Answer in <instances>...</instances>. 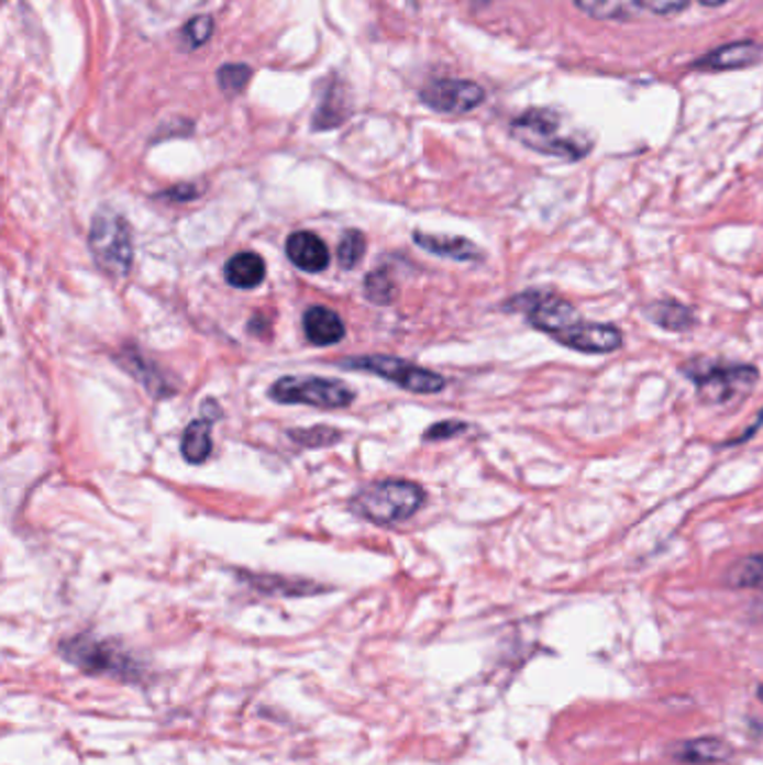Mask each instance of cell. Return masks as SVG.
I'll use <instances>...</instances> for the list:
<instances>
[{
	"label": "cell",
	"instance_id": "6da1fadb",
	"mask_svg": "<svg viewBox=\"0 0 763 765\" xmlns=\"http://www.w3.org/2000/svg\"><path fill=\"white\" fill-rule=\"evenodd\" d=\"M506 307L522 311L531 328L574 352L611 354L624 341L616 325L587 321L574 304L553 291H524Z\"/></svg>",
	"mask_w": 763,
	"mask_h": 765
},
{
	"label": "cell",
	"instance_id": "7a4b0ae2",
	"mask_svg": "<svg viewBox=\"0 0 763 765\" xmlns=\"http://www.w3.org/2000/svg\"><path fill=\"white\" fill-rule=\"evenodd\" d=\"M58 654L90 676H108L133 685L144 683L146 678L144 665L129 650L95 633L66 637L58 645Z\"/></svg>",
	"mask_w": 763,
	"mask_h": 765
},
{
	"label": "cell",
	"instance_id": "3957f363",
	"mask_svg": "<svg viewBox=\"0 0 763 765\" xmlns=\"http://www.w3.org/2000/svg\"><path fill=\"white\" fill-rule=\"evenodd\" d=\"M423 501L425 492L419 484L406 479H386L363 488L354 499V508L358 515L374 524L392 526L410 520Z\"/></svg>",
	"mask_w": 763,
	"mask_h": 765
},
{
	"label": "cell",
	"instance_id": "277c9868",
	"mask_svg": "<svg viewBox=\"0 0 763 765\" xmlns=\"http://www.w3.org/2000/svg\"><path fill=\"white\" fill-rule=\"evenodd\" d=\"M511 133L527 148L568 162L583 159L591 148L589 142L566 135L562 131V119L555 112L542 108L527 110L524 114L513 119Z\"/></svg>",
	"mask_w": 763,
	"mask_h": 765
},
{
	"label": "cell",
	"instance_id": "5b68a950",
	"mask_svg": "<svg viewBox=\"0 0 763 765\" xmlns=\"http://www.w3.org/2000/svg\"><path fill=\"white\" fill-rule=\"evenodd\" d=\"M681 372L694 382V388L706 403H728L745 397L759 378L754 365H728L708 358L687 361Z\"/></svg>",
	"mask_w": 763,
	"mask_h": 765
},
{
	"label": "cell",
	"instance_id": "8992f818",
	"mask_svg": "<svg viewBox=\"0 0 763 765\" xmlns=\"http://www.w3.org/2000/svg\"><path fill=\"white\" fill-rule=\"evenodd\" d=\"M90 251L97 265L114 276L125 278L133 269V233L131 224L119 213L101 209L90 226Z\"/></svg>",
	"mask_w": 763,
	"mask_h": 765
},
{
	"label": "cell",
	"instance_id": "52a82bcc",
	"mask_svg": "<svg viewBox=\"0 0 763 765\" xmlns=\"http://www.w3.org/2000/svg\"><path fill=\"white\" fill-rule=\"evenodd\" d=\"M343 369L354 372H367L376 374L386 380H392L395 386L414 392V395H436L446 388V378L441 374L419 367L414 363H408L397 356H384V354H369V356H352L343 358L339 363Z\"/></svg>",
	"mask_w": 763,
	"mask_h": 765
},
{
	"label": "cell",
	"instance_id": "ba28073f",
	"mask_svg": "<svg viewBox=\"0 0 763 765\" xmlns=\"http://www.w3.org/2000/svg\"><path fill=\"white\" fill-rule=\"evenodd\" d=\"M269 397L287 406L313 408H345L354 401V390L334 378L318 376H285L274 382Z\"/></svg>",
	"mask_w": 763,
	"mask_h": 765
},
{
	"label": "cell",
	"instance_id": "9c48e42d",
	"mask_svg": "<svg viewBox=\"0 0 763 765\" xmlns=\"http://www.w3.org/2000/svg\"><path fill=\"white\" fill-rule=\"evenodd\" d=\"M486 99V92L479 84L475 81H464V79H439L428 84L421 90V101L436 110V112H449V114H462L471 112L482 101Z\"/></svg>",
	"mask_w": 763,
	"mask_h": 765
},
{
	"label": "cell",
	"instance_id": "30bf717a",
	"mask_svg": "<svg viewBox=\"0 0 763 765\" xmlns=\"http://www.w3.org/2000/svg\"><path fill=\"white\" fill-rule=\"evenodd\" d=\"M670 756L685 765H717L728 763L734 756V747L719 736H701L692 741H681L670 747Z\"/></svg>",
	"mask_w": 763,
	"mask_h": 765
},
{
	"label": "cell",
	"instance_id": "8fae6325",
	"mask_svg": "<svg viewBox=\"0 0 763 765\" xmlns=\"http://www.w3.org/2000/svg\"><path fill=\"white\" fill-rule=\"evenodd\" d=\"M287 258L307 274H321L330 267L328 244L311 231H296L285 244Z\"/></svg>",
	"mask_w": 763,
	"mask_h": 765
},
{
	"label": "cell",
	"instance_id": "7c38bea8",
	"mask_svg": "<svg viewBox=\"0 0 763 765\" xmlns=\"http://www.w3.org/2000/svg\"><path fill=\"white\" fill-rule=\"evenodd\" d=\"M302 330L311 345L328 347L345 336V325L341 315L328 307H309L302 315Z\"/></svg>",
	"mask_w": 763,
	"mask_h": 765
},
{
	"label": "cell",
	"instance_id": "4fadbf2b",
	"mask_svg": "<svg viewBox=\"0 0 763 765\" xmlns=\"http://www.w3.org/2000/svg\"><path fill=\"white\" fill-rule=\"evenodd\" d=\"M414 242L434 253V255H441V258H451V260H457V263H475V260H482L484 258V253L482 248L466 240V237H453V235H434V233H423V231H417L414 233Z\"/></svg>",
	"mask_w": 763,
	"mask_h": 765
},
{
	"label": "cell",
	"instance_id": "5bb4252c",
	"mask_svg": "<svg viewBox=\"0 0 763 765\" xmlns=\"http://www.w3.org/2000/svg\"><path fill=\"white\" fill-rule=\"evenodd\" d=\"M265 260L251 251L235 253L224 267L226 282L235 289H256L265 280Z\"/></svg>",
	"mask_w": 763,
	"mask_h": 765
},
{
	"label": "cell",
	"instance_id": "9a60e30c",
	"mask_svg": "<svg viewBox=\"0 0 763 765\" xmlns=\"http://www.w3.org/2000/svg\"><path fill=\"white\" fill-rule=\"evenodd\" d=\"M761 58V47L754 43H730L726 47L715 49L706 58L696 63L698 68H710V70H737V68H748L752 63Z\"/></svg>",
	"mask_w": 763,
	"mask_h": 765
},
{
	"label": "cell",
	"instance_id": "2e32d148",
	"mask_svg": "<svg viewBox=\"0 0 763 765\" xmlns=\"http://www.w3.org/2000/svg\"><path fill=\"white\" fill-rule=\"evenodd\" d=\"M645 315L661 330L676 334L692 330L696 323L694 309L681 304L678 300H656L645 307Z\"/></svg>",
	"mask_w": 763,
	"mask_h": 765
},
{
	"label": "cell",
	"instance_id": "e0dca14e",
	"mask_svg": "<svg viewBox=\"0 0 763 765\" xmlns=\"http://www.w3.org/2000/svg\"><path fill=\"white\" fill-rule=\"evenodd\" d=\"M211 425L213 419H196L184 430L181 436V455L188 464H202L209 459L213 451V439H211Z\"/></svg>",
	"mask_w": 763,
	"mask_h": 765
},
{
	"label": "cell",
	"instance_id": "ac0fdd59",
	"mask_svg": "<svg viewBox=\"0 0 763 765\" xmlns=\"http://www.w3.org/2000/svg\"><path fill=\"white\" fill-rule=\"evenodd\" d=\"M253 589L269 596H287V598H298V596H313L325 591V587L313 585L307 580H289V578H278V576H242Z\"/></svg>",
	"mask_w": 763,
	"mask_h": 765
},
{
	"label": "cell",
	"instance_id": "d6986e66",
	"mask_svg": "<svg viewBox=\"0 0 763 765\" xmlns=\"http://www.w3.org/2000/svg\"><path fill=\"white\" fill-rule=\"evenodd\" d=\"M726 583L732 589H763V553L737 559L726 573Z\"/></svg>",
	"mask_w": 763,
	"mask_h": 765
},
{
	"label": "cell",
	"instance_id": "ffe728a7",
	"mask_svg": "<svg viewBox=\"0 0 763 765\" xmlns=\"http://www.w3.org/2000/svg\"><path fill=\"white\" fill-rule=\"evenodd\" d=\"M151 365H153V363L144 361L137 352H131V350L125 352L123 367H129L155 397H168V395H173V388H166V382H164V380L151 376V369H153Z\"/></svg>",
	"mask_w": 763,
	"mask_h": 765
},
{
	"label": "cell",
	"instance_id": "44dd1931",
	"mask_svg": "<svg viewBox=\"0 0 763 765\" xmlns=\"http://www.w3.org/2000/svg\"><path fill=\"white\" fill-rule=\"evenodd\" d=\"M365 248H367V242H365V235L356 229H350L343 233L341 237V244H339V263L343 269H354L361 258L365 255Z\"/></svg>",
	"mask_w": 763,
	"mask_h": 765
},
{
	"label": "cell",
	"instance_id": "7402d4cb",
	"mask_svg": "<svg viewBox=\"0 0 763 765\" xmlns=\"http://www.w3.org/2000/svg\"><path fill=\"white\" fill-rule=\"evenodd\" d=\"M574 3L594 19H618L627 14L629 5H639L635 0H574Z\"/></svg>",
	"mask_w": 763,
	"mask_h": 765
},
{
	"label": "cell",
	"instance_id": "603a6c76",
	"mask_svg": "<svg viewBox=\"0 0 763 765\" xmlns=\"http://www.w3.org/2000/svg\"><path fill=\"white\" fill-rule=\"evenodd\" d=\"M365 296L374 304H390L397 296V287L386 271H372L365 278Z\"/></svg>",
	"mask_w": 763,
	"mask_h": 765
},
{
	"label": "cell",
	"instance_id": "cb8c5ba5",
	"mask_svg": "<svg viewBox=\"0 0 763 765\" xmlns=\"http://www.w3.org/2000/svg\"><path fill=\"white\" fill-rule=\"evenodd\" d=\"M289 439L307 445V448H321V445H332L341 439V432L330 425H316L309 430H289Z\"/></svg>",
	"mask_w": 763,
	"mask_h": 765
},
{
	"label": "cell",
	"instance_id": "d4e9b609",
	"mask_svg": "<svg viewBox=\"0 0 763 765\" xmlns=\"http://www.w3.org/2000/svg\"><path fill=\"white\" fill-rule=\"evenodd\" d=\"M213 19L211 16H196L193 21H188L181 30V43L186 49L202 47L211 34H213Z\"/></svg>",
	"mask_w": 763,
	"mask_h": 765
},
{
	"label": "cell",
	"instance_id": "484cf974",
	"mask_svg": "<svg viewBox=\"0 0 763 765\" xmlns=\"http://www.w3.org/2000/svg\"><path fill=\"white\" fill-rule=\"evenodd\" d=\"M253 70L248 66H242V63H235V66H222L220 75H218V81H220V88L226 92V95H237L244 90V86L248 84Z\"/></svg>",
	"mask_w": 763,
	"mask_h": 765
},
{
	"label": "cell",
	"instance_id": "4316f807",
	"mask_svg": "<svg viewBox=\"0 0 763 765\" xmlns=\"http://www.w3.org/2000/svg\"><path fill=\"white\" fill-rule=\"evenodd\" d=\"M468 425L462 423V421H441V423H434L432 428L425 430L423 439L425 441H441V439H453L462 432H466Z\"/></svg>",
	"mask_w": 763,
	"mask_h": 765
},
{
	"label": "cell",
	"instance_id": "83f0119b",
	"mask_svg": "<svg viewBox=\"0 0 763 765\" xmlns=\"http://www.w3.org/2000/svg\"><path fill=\"white\" fill-rule=\"evenodd\" d=\"M635 3H639V8H643L648 12L667 16V14H676V12L685 10L689 0H635Z\"/></svg>",
	"mask_w": 763,
	"mask_h": 765
},
{
	"label": "cell",
	"instance_id": "f1b7e54d",
	"mask_svg": "<svg viewBox=\"0 0 763 765\" xmlns=\"http://www.w3.org/2000/svg\"><path fill=\"white\" fill-rule=\"evenodd\" d=\"M196 196H198V190L196 188L186 190V186L173 188V190H168V193H164V198H168V200H190V198H196Z\"/></svg>",
	"mask_w": 763,
	"mask_h": 765
},
{
	"label": "cell",
	"instance_id": "f546056e",
	"mask_svg": "<svg viewBox=\"0 0 763 765\" xmlns=\"http://www.w3.org/2000/svg\"><path fill=\"white\" fill-rule=\"evenodd\" d=\"M759 425H763V412H761V414H759V417H756V421H754V425H750V428H748V430H745V432H743V434H741V436H739V439H737V441H734V443H741V441H748V439H750V436H752V434H754V430H756V428H759Z\"/></svg>",
	"mask_w": 763,
	"mask_h": 765
},
{
	"label": "cell",
	"instance_id": "4dcf8cb0",
	"mask_svg": "<svg viewBox=\"0 0 763 765\" xmlns=\"http://www.w3.org/2000/svg\"><path fill=\"white\" fill-rule=\"evenodd\" d=\"M698 3L706 5V8H719L726 3V0H698Z\"/></svg>",
	"mask_w": 763,
	"mask_h": 765
},
{
	"label": "cell",
	"instance_id": "1f68e13d",
	"mask_svg": "<svg viewBox=\"0 0 763 765\" xmlns=\"http://www.w3.org/2000/svg\"><path fill=\"white\" fill-rule=\"evenodd\" d=\"M756 698L761 700V703H763V683L756 687Z\"/></svg>",
	"mask_w": 763,
	"mask_h": 765
},
{
	"label": "cell",
	"instance_id": "d6a6232c",
	"mask_svg": "<svg viewBox=\"0 0 763 765\" xmlns=\"http://www.w3.org/2000/svg\"><path fill=\"white\" fill-rule=\"evenodd\" d=\"M756 616H759V618H763V602H759V607H756Z\"/></svg>",
	"mask_w": 763,
	"mask_h": 765
}]
</instances>
